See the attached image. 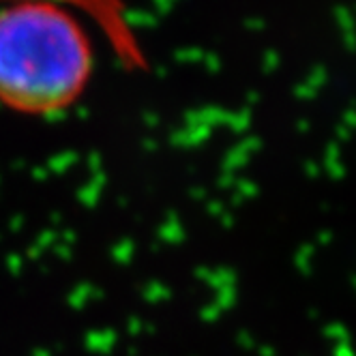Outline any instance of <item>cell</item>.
<instances>
[{
    "instance_id": "obj_1",
    "label": "cell",
    "mask_w": 356,
    "mask_h": 356,
    "mask_svg": "<svg viewBox=\"0 0 356 356\" xmlns=\"http://www.w3.org/2000/svg\"><path fill=\"white\" fill-rule=\"evenodd\" d=\"M95 69L90 37L69 9L45 0L0 7V106L52 116L78 101Z\"/></svg>"
},
{
    "instance_id": "obj_2",
    "label": "cell",
    "mask_w": 356,
    "mask_h": 356,
    "mask_svg": "<svg viewBox=\"0 0 356 356\" xmlns=\"http://www.w3.org/2000/svg\"><path fill=\"white\" fill-rule=\"evenodd\" d=\"M0 3H9V0H0ZM45 3H54L65 9L75 7L84 11L104 29L106 39L110 41L112 49L118 54L120 63L127 69H131V71L146 69V58L142 54V47L136 35L131 33L129 24H127L122 0H45Z\"/></svg>"
}]
</instances>
